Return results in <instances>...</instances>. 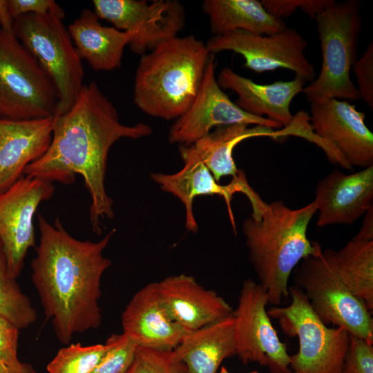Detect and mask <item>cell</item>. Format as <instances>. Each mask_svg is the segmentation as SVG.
Instances as JSON below:
<instances>
[{
  "mask_svg": "<svg viewBox=\"0 0 373 373\" xmlns=\"http://www.w3.org/2000/svg\"><path fill=\"white\" fill-rule=\"evenodd\" d=\"M152 132L145 123L122 124L116 108L97 84H84L70 109L54 115L48 149L25 168L23 175L70 184L76 174L81 175L91 198L92 229L99 234L102 220L114 217L113 200L104 183L110 149L121 138L139 139Z\"/></svg>",
  "mask_w": 373,
  "mask_h": 373,
  "instance_id": "obj_1",
  "label": "cell"
},
{
  "mask_svg": "<svg viewBox=\"0 0 373 373\" xmlns=\"http://www.w3.org/2000/svg\"><path fill=\"white\" fill-rule=\"evenodd\" d=\"M39 242L31 262L32 281L57 338L97 329L102 323L101 281L111 261L103 255L115 229L97 242L70 236L59 219L54 224L38 215Z\"/></svg>",
  "mask_w": 373,
  "mask_h": 373,
  "instance_id": "obj_2",
  "label": "cell"
},
{
  "mask_svg": "<svg viewBox=\"0 0 373 373\" xmlns=\"http://www.w3.org/2000/svg\"><path fill=\"white\" fill-rule=\"evenodd\" d=\"M317 209L314 201L292 209L277 200L265 203L259 214L242 223L249 260L274 306L289 296V278L298 263L322 251L319 243L310 242L307 236Z\"/></svg>",
  "mask_w": 373,
  "mask_h": 373,
  "instance_id": "obj_3",
  "label": "cell"
},
{
  "mask_svg": "<svg viewBox=\"0 0 373 373\" xmlns=\"http://www.w3.org/2000/svg\"><path fill=\"white\" fill-rule=\"evenodd\" d=\"M210 55L192 35L169 39L142 55L135 75L134 104L148 115L176 119L197 95Z\"/></svg>",
  "mask_w": 373,
  "mask_h": 373,
  "instance_id": "obj_4",
  "label": "cell"
},
{
  "mask_svg": "<svg viewBox=\"0 0 373 373\" xmlns=\"http://www.w3.org/2000/svg\"><path fill=\"white\" fill-rule=\"evenodd\" d=\"M322 51L318 76L303 92L310 104L329 99L357 100L350 70L357 59L362 29L360 1H334L315 19Z\"/></svg>",
  "mask_w": 373,
  "mask_h": 373,
  "instance_id": "obj_5",
  "label": "cell"
},
{
  "mask_svg": "<svg viewBox=\"0 0 373 373\" xmlns=\"http://www.w3.org/2000/svg\"><path fill=\"white\" fill-rule=\"evenodd\" d=\"M64 16L56 12L26 14L14 20L12 32L37 60L53 82L58 95L55 115L66 113L83 86L82 59L73 43Z\"/></svg>",
  "mask_w": 373,
  "mask_h": 373,
  "instance_id": "obj_6",
  "label": "cell"
},
{
  "mask_svg": "<svg viewBox=\"0 0 373 373\" xmlns=\"http://www.w3.org/2000/svg\"><path fill=\"white\" fill-rule=\"evenodd\" d=\"M289 305L273 306L267 314L285 334L298 340V351L290 355L291 373H342L350 334L342 327H327L298 287H289Z\"/></svg>",
  "mask_w": 373,
  "mask_h": 373,
  "instance_id": "obj_7",
  "label": "cell"
},
{
  "mask_svg": "<svg viewBox=\"0 0 373 373\" xmlns=\"http://www.w3.org/2000/svg\"><path fill=\"white\" fill-rule=\"evenodd\" d=\"M51 79L12 32L0 28V118L26 120L55 114Z\"/></svg>",
  "mask_w": 373,
  "mask_h": 373,
  "instance_id": "obj_8",
  "label": "cell"
},
{
  "mask_svg": "<svg viewBox=\"0 0 373 373\" xmlns=\"http://www.w3.org/2000/svg\"><path fill=\"white\" fill-rule=\"evenodd\" d=\"M294 271L296 286L325 324L345 329L350 335L373 343V318L365 305L341 280L331 249L303 259Z\"/></svg>",
  "mask_w": 373,
  "mask_h": 373,
  "instance_id": "obj_9",
  "label": "cell"
},
{
  "mask_svg": "<svg viewBox=\"0 0 373 373\" xmlns=\"http://www.w3.org/2000/svg\"><path fill=\"white\" fill-rule=\"evenodd\" d=\"M268 304V295L258 283L251 278L242 282L233 312L237 355L244 364L255 362L271 373H291L290 355L271 323Z\"/></svg>",
  "mask_w": 373,
  "mask_h": 373,
  "instance_id": "obj_10",
  "label": "cell"
},
{
  "mask_svg": "<svg viewBox=\"0 0 373 373\" xmlns=\"http://www.w3.org/2000/svg\"><path fill=\"white\" fill-rule=\"evenodd\" d=\"M210 54L231 50L243 57L244 67L256 73L285 68L306 82L315 79L316 70L307 59V42L296 29L285 28L271 35L235 30L214 35L206 43Z\"/></svg>",
  "mask_w": 373,
  "mask_h": 373,
  "instance_id": "obj_11",
  "label": "cell"
},
{
  "mask_svg": "<svg viewBox=\"0 0 373 373\" xmlns=\"http://www.w3.org/2000/svg\"><path fill=\"white\" fill-rule=\"evenodd\" d=\"M95 12L113 27L133 34L130 49L144 55L177 37L185 26V11L177 0H93Z\"/></svg>",
  "mask_w": 373,
  "mask_h": 373,
  "instance_id": "obj_12",
  "label": "cell"
},
{
  "mask_svg": "<svg viewBox=\"0 0 373 373\" xmlns=\"http://www.w3.org/2000/svg\"><path fill=\"white\" fill-rule=\"evenodd\" d=\"M216 68L215 55L211 54L197 95L170 128L171 143L190 145L213 128L232 124L260 125L274 129L283 128L278 123L250 115L240 108L219 86Z\"/></svg>",
  "mask_w": 373,
  "mask_h": 373,
  "instance_id": "obj_13",
  "label": "cell"
},
{
  "mask_svg": "<svg viewBox=\"0 0 373 373\" xmlns=\"http://www.w3.org/2000/svg\"><path fill=\"white\" fill-rule=\"evenodd\" d=\"M54 191L51 182L23 175L0 193V241L9 272L15 278L21 274L28 249L35 247L34 215Z\"/></svg>",
  "mask_w": 373,
  "mask_h": 373,
  "instance_id": "obj_14",
  "label": "cell"
},
{
  "mask_svg": "<svg viewBox=\"0 0 373 373\" xmlns=\"http://www.w3.org/2000/svg\"><path fill=\"white\" fill-rule=\"evenodd\" d=\"M179 150L184 162L183 168L173 174L153 173L151 178L163 191L172 193L183 203L186 216L185 226L189 231L195 233L198 231L193 210V200L198 195H218L224 198L235 233L236 228L231 208V200L234 193L240 192L246 195L253 211L262 206L264 201L249 186L242 170L239 171L229 184L221 185L215 180L191 145H180Z\"/></svg>",
  "mask_w": 373,
  "mask_h": 373,
  "instance_id": "obj_15",
  "label": "cell"
},
{
  "mask_svg": "<svg viewBox=\"0 0 373 373\" xmlns=\"http://www.w3.org/2000/svg\"><path fill=\"white\" fill-rule=\"evenodd\" d=\"M309 122L316 135L352 168L373 165V134L365 114L346 100L329 99L310 104Z\"/></svg>",
  "mask_w": 373,
  "mask_h": 373,
  "instance_id": "obj_16",
  "label": "cell"
},
{
  "mask_svg": "<svg viewBox=\"0 0 373 373\" xmlns=\"http://www.w3.org/2000/svg\"><path fill=\"white\" fill-rule=\"evenodd\" d=\"M372 200L373 165L352 174L334 170L315 189L316 226L351 224L372 206Z\"/></svg>",
  "mask_w": 373,
  "mask_h": 373,
  "instance_id": "obj_17",
  "label": "cell"
},
{
  "mask_svg": "<svg viewBox=\"0 0 373 373\" xmlns=\"http://www.w3.org/2000/svg\"><path fill=\"white\" fill-rule=\"evenodd\" d=\"M121 322L122 333L137 346L153 349L174 350L186 334L164 304L156 282L134 294L122 314Z\"/></svg>",
  "mask_w": 373,
  "mask_h": 373,
  "instance_id": "obj_18",
  "label": "cell"
},
{
  "mask_svg": "<svg viewBox=\"0 0 373 373\" xmlns=\"http://www.w3.org/2000/svg\"><path fill=\"white\" fill-rule=\"evenodd\" d=\"M159 294L175 322L190 332L233 314L231 306L191 276H169L156 282Z\"/></svg>",
  "mask_w": 373,
  "mask_h": 373,
  "instance_id": "obj_19",
  "label": "cell"
},
{
  "mask_svg": "<svg viewBox=\"0 0 373 373\" xmlns=\"http://www.w3.org/2000/svg\"><path fill=\"white\" fill-rule=\"evenodd\" d=\"M53 117L0 118V193L23 175L28 164L47 151L52 137Z\"/></svg>",
  "mask_w": 373,
  "mask_h": 373,
  "instance_id": "obj_20",
  "label": "cell"
},
{
  "mask_svg": "<svg viewBox=\"0 0 373 373\" xmlns=\"http://www.w3.org/2000/svg\"><path fill=\"white\" fill-rule=\"evenodd\" d=\"M217 82L222 89L231 90L238 97L235 104L245 112L264 117L280 124L290 125L294 118L290 104L296 95L303 92L306 82L299 76L290 81H277L259 84L242 77L229 68L219 73Z\"/></svg>",
  "mask_w": 373,
  "mask_h": 373,
  "instance_id": "obj_21",
  "label": "cell"
},
{
  "mask_svg": "<svg viewBox=\"0 0 373 373\" xmlns=\"http://www.w3.org/2000/svg\"><path fill=\"white\" fill-rule=\"evenodd\" d=\"M99 19L95 11L85 8L67 28L82 59L95 70L111 71L120 67L133 34L102 26Z\"/></svg>",
  "mask_w": 373,
  "mask_h": 373,
  "instance_id": "obj_22",
  "label": "cell"
},
{
  "mask_svg": "<svg viewBox=\"0 0 373 373\" xmlns=\"http://www.w3.org/2000/svg\"><path fill=\"white\" fill-rule=\"evenodd\" d=\"M174 350L188 373H217L224 359L237 355L233 314L186 332Z\"/></svg>",
  "mask_w": 373,
  "mask_h": 373,
  "instance_id": "obj_23",
  "label": "cell"
},
{
  "mask_svg": "<svg viewBox=\"0 0 373 373\" xmlns=\"http://www.w3.org/2000/svg\"><path fill=\"white\" fill-rule=\"evenodd\" d=\"M290 126L281 130L255 125L232 124L216 128L192 144L194 151L219 182L224 176H236L239 171L233 157V151L242 141L256 137H269L274 140L294 135Z\"/></svg>",
  "mask_w": 373,
  "mask_h": 373,
  "instance_id": "obj_24",
  "label": "cell"
},
{
  "mask_svg": "<svg viewBox=\"0 0 373 373\" xmlns=\"http://www.w3.org/2000/svg\"><path fill=\"white\" fill-rule=\"evenodd\" d=\"M202 9L209 17L214 35L235 30L271 35L287 27L283 19L270 15L257 0H204Z\"/></svg>",
  "mask_w": 373,
  "mask_h": 373,
  "instance_id": "obj_25",
  "label": "cell"
},
{
  "mask_svg": "<svg viewBox=\"0 0 373 373\" xmlns=\"http://www.w3.org/2000/svg\"><path fill=\"white\" fill-rule=\"evenodd\" d=\"M331 255L341 280L372 314L373 241L352 238Z\"/></svg>",
  "mask_w": 373,
  "mask_h": 373,
  "instance_id": "obj_26",
  "label": "cell"
},
{
  "mask_svg": "<svg viewBox=\"0 0 373 373\" xmlns=\"http://www.w3.org/2000/svg\"><path fill=\"white\" fill-rule=\"evenodd\" d=\"M0 316L23 329L37 321V311L9 272L0 241Z\"/></svg>",
  "mask_w": 373,
  "mask_h": 373,
  "instance_id": "obj_27",
  "label": "cell"
},
{
  "mask_svg": "<svg viewBox=\"0 0 373 373\" xmlns=\"http://www.w3.org/2000/svg\"><path fill=\"white\" fill-rule=\"evenodd\" d=\"M111 347L107 339L105 343L82 345L68 344L57 352L48 363V373H91Z\"/></svg>",
  "mask_w": 373,
  "mask_h": 373,
  "instance_id": "obj_28",
  "label": "cell"
},
{
  "mask_svg": "<svg viewBox=\"0 0 373 373\" xmlns=\"http://www.w3.org/2000/svg\"><path fill=\"white\" fill-rule=\"evenodd\" d=\"M126 373H188L175 350H162L137 346Z\"/></svg>",
  "mask_w": 373,
  "mask_h": 373,
  "instance_id": "obj_29",
  "label": "cell"
},
{
  "mask_svg": "<svg viewBox=\"0 0 373 373\" xmlns=\"http://www.w3.org/2000/svg\"><path fill=\"white\" fill-rule=\"evenodd\" d=\"M111 347L91 373H126L133 361L137 344L122 333L108 338Z\"/></svg>",
  "mask_w": 373,
  "mask_h": 373,
  "instance_id": "obj_30",
  "label": "cell"
},
{
  "mask_svg": "<svg viewBox=\"0 0 373 373\" xmlns=\"http://www.w3.org/2000/svg\"><path fill=\"white\" fill-rule=\"evenodd\" d=\"M373 343L350 334L342 373H373Z\"/></svg>",
  "mask_w": 373,
  "mask_h": 373,
  "instance_id": "obj_31",
  "label": "cell"
},
{
  "mask_svg": "<svg viewBox=\"0 0 373 373\" xmlns=\"http://www.w3.org/2000/svg\"><path fill=\"white\" fill-rule=\"evenodd\" d=\"M334 2V0H263L261 1L265 10L276 18L282 19L301 9L312 19H315L321 12Z\"/></svg>",
  "mask_w": 373,
  "mask_h": 373,
  "instance_id": "obj_32",
  "label": "cell"
},
{
  "mask_svg": "<svg viewBox=\"0 0 373 373\" xmlns=\"http://www.w3.org/2000/svg\"><path fill=\"white\" fill-rule=\"evenodd\" d=\"M352 68L356 77V87L360 98L369 107L373 108V42L367 45L359 59H357Z\"/></svg>",
  "mask_w": 373,
  "mask_h": 373,
  "instance_id": "obj_33",
  "label": "cell"
},
{
  "mask_svg": "<svg viewBox=\"0 0 373 373\" xmlns=\"http://www.w3.org/2000/svg\"><path fill=\"white\" fill-rule=\"evenodd\" d=\"M19 329L0 316V362L15 366L19 365L17 357Z\"/></svg>",
  "mask_w": 373,
  "mask_h": 373,
  "instance_id": "obj_34",
  "label": "cell"
},
{
  "mask_svg": "<svg viewBox=\"0 0 373 373\" xmlns=\"http://www.w3.org/2000/svg\"><path fill=\"white\" fill-rule=\"evenodd\" d=\"M7 5L13 20L26 14L45 15L56 12L65 17L62 8L53 0H7Z\"/></svg>",
  "mask_w": 373,
  "mask_h": 373,
  "instance_id": "obj_35",
  "label": "cell"
},
{
  "mask_svg": "<svg viewBox=\"0 0 373 373\" xmlns=\"http://www.w3.org/2000/svg\"><path fill=\"white\" fill-rule=\"evenodd\" d=\"M352 238L362 241H373V207L365 213L362 225L357 234Z\"/></svg>",
  "mask_w": 373,
  "mask_h": 373,
  "instance_id": "obj_36",
  "label": "cell"
},
{
  "mask_svg": "<svg viewBox=\"0 0 373 373\" xmlns=\"http://www.w3.org/2000/svg\"><path fill=\"white\" fill-rule=\"evenodd\" d=\"M0 373H37L32 364L21 362L19 365L11 366L0 362Z\"/></svg>",
  "mask_w": 373,
  "mask_h": 373,
  "instance_id": "obj_37",
  "label": "cell"
},
{
  "mask_svg": "<svg viewBox=\"0 0 373 373\" xmlns=\"http://www.w3.org/2000/svg\"><path fill=\"white\" fill-rule=\"evenodd\" d=\"M13 22L8 12L7 0H0V28L12 32Z\"/></svg>",
  "mask_w": 373,
  "mask_h": 373,
  "instance_id": "obj_38",
  "label": "cell"
},
{
  "mask_svg": "<svg viewBox=\"0 0 373 373\" xmlns=\"http://www.w3.org/2000/svg\"><path fill=\"white\" fill-rule=\"evenodd\" d=\"M220 373H231L225 367H222Z\"/></svg>",
  "mask_w": 373,
  "mask_h": 373,
  "instance_id": "obj_39",
  "label": "cell"
},
{
  "mask_svg": "<svg viewBox=\"0 0 373 373\" xmlns=\"http://www.w3.org/2000/svg\"><path fill=\"white\" fill-rule=\"evenodd\" d=\"M251 373H259V372H258L257 371H253Z\"/></svg>",
  "mask_w": 373,
  "mask_h": 373,
  "instance_id": "obj_40",
  "label": "cell"
}]
</instances>
